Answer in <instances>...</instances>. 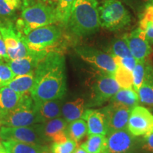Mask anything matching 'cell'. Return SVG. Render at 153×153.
Here are the masks:
<instances>
[{
    "label": "cell",
    "mask_w": 153,
    "mask_h": 153,
    "mask_svg": "<svg viewBox=\"0 0 153 153\" xmlns=\"http://www.w3.org/2000/svg\"><path fill=\"white\" fill-rule=\"evenodd\" d=\"M123 38L127 42L132 56L137 61L145 60L152 53L150 44L146 40L144 33L138 28L131 33L126 34Z\"/></svg>",
    "instance_id": "13"
},
{
    "label": "cell",
    "mask_w": 153,
    "mask_h": 153,
    "mask_svg": "<svg viewBox=\"0 0 153 153\" xmlns=\"http://www.w3.org/2000/svg\"><path fill=\"white\" fill-rule=\"evenodd\" d=\"M65 59L58 51L50 52L35 70L30 94L35 102L62 99L67 91Z\"/></svg>",
    "instance_id": "1"
},
{
    "label": "cell",
    "mask_w": 153,
    "mask_h": 153,
    "mask_svg": "<svg viewBox=\"0 0 153 153\" xmlns=\"http://www.w3.org/2000/svg\"><path fill=\"white\" fill-rule=\"evenodd\" d=\"M1 143L7 153H40L44 145L14 140H2Z\"/></svg>",
    "instance_id": "24"
},
{
    "label": "cell",
    "mask_w": 153,
    "mask_h": 153,
    "mask_svg": "<svg viewBox=\"0 0 153 153\" xmlns=\"http://www.w3.org/2000/svg\"><path fill=\"white\" fill-rule=\"evenodd\" d=\"M141 148L148 153H153V132L143 136L141 140Z\"/></svg>",
    "instance_id": "36"
},
{
    "label": "cell",
    "mask_w": 153,
    "mask_h": 153,
    "mask_svg": "<svg viewBox=\"0 0 153 153\" xmlns=\"http://www.w3.org/2000/svg\"><path fill=\"white\" fill-rule=\"evenodd\" d=\"M0 60H4L6 62L9 61L8 55H7V47H6L5 43L1 33H0Z\"/></svg>",
    "instance_id": "37"
},
{
    "label": "cell",
    "mask_w": 153,
    "mask_h": 153,
    "mask_svg": "<svg viewBox=\"0 0 153 153\" xmlns=\"http://www.w3.org/2000/svg\"><path fill=\"white\" fill-rule=\"evenodd\" d=\"M73 153H88L85 149H83L81 147L78 146L77 148L75 149V150L74 151Z\"/></svg>",
    "instance_id": "41"
},
{
    "label": "cell",
    "mask_w": 153,
    "mask_h": 153,
    "mask_svg": "<svg viewBox=\"0 0 153 153\" xmlns=\"http://www.w3.org/2000/svg\"><path fill=\"white\" fill-rule=\"evenodd\" d=\"M98 13L101 26L112 31L125 28L131 21L128 11L118 0H105L98 7Z\"/></svg>",
    "instance_id": "6"
},
{
    "label": "cell",
    "mask_w": 153,
    "mask_h": 153,
    "mask_svg": "<svg viewBox=\"0 0 153 153\" xmlns=\"http://www.w3.org/2000/svg\"><path fill=\"white\" fill-rule=\"evenodd\" d=\"M74 0H60L57 4L56 13L58 23L67 26Z\"/></svg>",
    "instance_id": "29"
},
{
    "label": "cell",
    "mask_w": 153,
    "mask_h": 153,
    "mask_svg": "<svg viewBox=\"0 0 153 153\" xmlns=\"http://www.w3.org/2000/svg\"><path fill=\"white\" fill-rule=\"evenodd\" d=\"M62 36L61 27L53 24L36 28L28 35H24L23 41L30 53H50L54 51L53 48Z\"/></svg>",
    "instance_id": "4"
},
{
    "label": "cell",
    "mask_w": 153,
    "mask_h": 153,
    "mask_svg": "<svg viewBox=\"0 0 153 153\" xmlns=\"http://www.w3.org/2000/svg\"><path fill=\"white\" fill-rule=\"evenodd\" d=\"M97 0H74L69 19V31L76 37L93 35L99 30Z\"/></svg>",
    "instance_id": "2"
},
{
    "label": "cell",
    "mask_w": 153,
    "mask_h": 153,
    "mask_svg": "<svg viewBox=\"0 0 153 153\" xmlns=\"http://www.w3.org/2000/svg\"><path fill=\"white\" fill-rule=\"evenodd\" d=\"M137 93L140 102L153 106V66L149 63H146L144 81Z\"/></svg>",
    "instance_id": "20"
},
{
    "label": "cell",
    "mask_w": 153,
    "mask_h": 153,
    "mask_svg": "<svg viewBox=\"0 0 153 153\" xmlns=\"http://www.w3.org/2000/svg\"><path fill=\"white\" fill-rule=\"evenodd\" d=\"M128 129L134 136H144L153 132V115L144 106L133 108L130 113Z\"/></svg>",
    "instance_id": "11"
},
{
    "label": "cell",
    "mask_w": 153,
    "mask_h": 153,
    "mask_svg": "<svg viewBox=\"0 0 153 153\" xmlns=\"http://www.w3.org/2000/svg\"><path fill=\"white\" fill-rule=\"evenodd\" d=\"M110 102L121 104L132 109L139 104L140 99L137 93L134 89H120L113 96Z\"/></svg>",
    "instance_id": "23"
},
{
    "label": "cell",
    "mask_w": 153,
    "mask_h": 153,
    "mask_svg": "<svg viewBox=\"0 0 153 153\" xmlns=\"http://www.w3.org/2000/svg\"><path fill=\"white\" fill-rule=\"evenodd\" d=\"M41 123L43 137L46 143H61L68 139V123L63 118L59 117Z\"/></svg>",
    "instance_id": "14"
},
{
    "label": "cell",
    "mask_w": 153,
    "mask_h": 153,
    "mask_svg": "<svg viewBox=\"0 0 153 153\" xmlns=\"http://www.w3.org/2000/svg\"><path fill=\"white\" fill-rule=\"evenodd\" d=\"M15 76L9 65L4 60H0V88L7 87Z\"/></svg>",
    "instance_id": "33"
},
{
    "label": "cell",
    "mask_w": 153,
    "mask_h": 153,
    "mask_svg": "<svg viewBox=\"0 0 153 153\" xmlns=\"http://www.w3.org/2000/svg\"><path fill=\"white\" fill-rule=\"evenodd\" d=\"M4 1L7 4V5L14 11L20 9L22 7V1L21 0H4Z\"/></svg>",
    "instance_id": "38"
},
{
    "label": "cell",
    "mask_w": 153,
    "mask_h": 153,
    "mask_svg": "<svg viewBox=\"0 0 153 153\" xmlns=\"http://www.w3.org/2000/svg\"><path fill=\"white\" fill-rule=\"evenodd\" d=\"M40 153H52L51 151V149H50L47 145H43V148H42L41 152Z\"/></svg>",
    "instance_id": "40"
},
{
    "label": "cell",
    "mask_w": 153,
    "mask_h": 153,
    "mask_svg": "<svg viewBox=\"0 0 153 153\" xmlns=\"http://www.w3.org/2000/svg\"><path fill=\"white\" fill-rule=\"evenodd\" d=\"M146 60L137 61L136 65L133 70V89L137 92L140 87H141L144 81L146 70Z\"/></svg>",
    "instance_id": "31"
},
{
    "label": "cell",
    "mask_w": 153,
    "mask_h": 153,
    "mask_svg": "<svg viewBox=\"0 0 153 153\" xmlns=\"http://www.w3.org/2000/svg\"><path fill=\"white\" fill-rule=\"evenodd\" d=\"M40 123L35 111V103L28 94H23L16 107L0 118V125L7 127L29 126Z\"/></svg>",
    "instance_id": "5"
},
{
    "label": "cell",
    "mask_w": 153,
    "mask_h": 153,
    "mask_svg": "<svg viewBox=\"0 0 153 153\" xmlns=\"http://www.w3.org/2000/svg\"><path fill=\"white\" fill-rule=\"evenodd\" d=\"M87 108V101L85 99L78 97L62 104V116L69 123L82 118Z\"/></svg>",
    "instance_id": "19"
},
{
    "label": "cell",
    "mask_w": 153,
    "mask_h": 153,
    "mask_svg": "<svg viewBox=\"0 0 153 153\" xmlns=\"http://www.w3.org/2000/svg\"><path fill=\"white\" fill-rule=\"evenodd\" d=\"M35 111L41 123L62 116V99L35 102Z\"/></svg>",
    "instance_id": "17"
},
{
    "label": "cell",
    "mask_w": 153,
    "mask_h": 153,
    "mask_svg": "<svg viewBox=\"0 0 153 153\" xmlns=\"http://www.w3.org/2000/svg\"><path fill=\"white\" fill-rule=\"evenodd\" d=\"M114 77L122 89H132L133 87V72L122 65H117V68L114 74Z\"/></svg>",
    "instance_id": "28"
},
{
    "label": "cell",
    "mask_w": 153,
    "mask_h": 153,
    "mask_svg": "<svg viewBox=\"0 0 153 153\" xmlns=\"http://www.w3.org/2000/svg\"><path fill=\"white\" fill-rule=\"evenodd\" d=\"M138 28L144 33L150 44L153 43V7L146 6L139 23Z\"/></svg>",
    "instance_id": "26"
},
{
    "label": "cell",
    "mask_w": 153,
    "mask_h": 153,
    "mask_svg": "<svg viewBox=\"0 0 153 153\" xmlns=\"http://www.w3.org/2000/svg\"><path fill=\"white\" fill-rule=\"evenodd\" d=\"M58 23L55 7L43 1L23 9L16 26L24 35H28L36 28Z\"/></svg>",
    "instance_id": "3"
},
{
    "label": "cell",
    "mask_w": 153,
    "mask_h": 153,
    "mask_svg": "<svg viewBox=\"0 0 153 153\" xmlns=\"http://www.w3.org/2000/svg\"><path fill=\"white\" fill-rule=\"evenodd\" d=\"M0 153H7V152H0Z\"/></svg>",
    "instance_id": "46"
},
{
    "label": "cell",
    "mask_w": 153,
    "mask_h": 153,
    "mask_svg": "<svg viewBox=\"0 0 153 153\" xmlns=\"http://www.w3.org/2000/svg\"><path fill=\"white\" fill-rule=\"evenodd\" d=\"M15 11L11 9L4 0H0V17L1 19L11 20L14 16Z\"/></svg>",
    "instance_id": "35"
},
{
    "label": "cell",
    "mask_w": 153,
    "mask_h": 153,
    "mask_svg": "<svg viewBox=\"0 0 153 153\" xmlns=\"http://www.w3.org/2000/svg\"><path fill=\"white\" fill-rule=\"evenodd\" d=\"M74 51L82 60L92 68L114 76L117 65L111 55L87 45H79Z\"/></svg>",
    "instance_id": "9"
},
{
    "label": "cell",
    "mask_w": 153,
    "mask_h": 153,
    "mask_svg": "<svg viewBox=\"0 0 153 153\" xmlns=\"http://www.w3.org/2000/svg\"><path fill=\"white\" fill-rule=\"evenodd\" d=\"M41 1V0H23V4H22V8H26V7H30L35 4Z\"/></svg>",
    "instance_id": "39"
},
{
    "label": "cell",
    "mask_w": 153,
    "mask_h": 153,
    "mask_svg": "<svg viewBox=\"0 0 153 153\" xmlns=\"http://www.w3.org/2000/svg\"><path fill=\"white\" fill-rule=\"evenodd\" d=\"M48 53H32L22 58L9 60L7 63L14 72L15 75H23L35 71L39 63Z\"/></svg>",
    "instance_id": "15"
},
{
    "label": "cell",
    "mask_w": 153,
    "mask_h": 153,
    "mask_svg": "<svg viewBox=\"0 0 153 153\" xmlns=\"http://www.w3.org/2000/svg\"><path fill=\"white\" fill-rule=\"evenodd\" d=\"M104 153H108V152H104Z\"/></svg>",
    "instance_id": "45"
},
{
    "label": "cell",
    "mask_w": 153,
    "mask_h": 153,
    "mask_svg": "<svg viewBox=\"0 0 153 153\" xmlns=\"http://www.w3.org/2000/svg\"><path fill=\"white\" fill-rule=\"evenodd\" d=\"M82 119L87 122V135H107V126L104 114L100 109H90L85 111Z\"/></svg>",
    "instance_id": "18"
},
{
    "label": "cell",
    "mask_w": 153,
    "mask_h": 153,
    "mask_svg": "<svg viewBox=\"0 0 153 153\" xmlns=\"http://www.w3.org/2000/svg\"><path fill=\"white\" fill-rule=\"evenodd\" d=\"M87 134V124L85 120L78 119L68 123L67 135L68 138L78 143Z\"/></svg>",
    "instance_id": "27"
},
{
    "label": "cell",
    "mask_w": 153,
    "mask_h": 153,
    "mask_svg": "<svg viewBox=\"0 0 153 153\" xmlns=\"http://www.w3.org/2000/svg\"><path fill=\"white\" fill-rule=\"evenodd\" d=\"M34 79L35 71L23 75H16L7 85V87H9L16 92L23 95L30 93L33 86Z\"/></svg>",
    "instance_id": "22"
},
{
    "label": "cell",
    "mask_w": 153,
    "mask_h": 153,
    "mask_svg": "<svg viewBox=\"0 0 153 153\" xmlns=\"http://www.w3.org/2000/svg\"><path fill=\"white\" fill-rule=\"evenodd\" d=\"M0 137L2 140H14L18 142L45 145L42 131V123L21 127H0Z\"/></svg>",
    "instance_id": "8"
},
{
    "label": "cell",
    "mask_w": 153,
    "mask_h": 153,
    "mask_svg": "<svg viewBox=\"0 0 153 153\" xmlns=\"http://www.w3.org/2000/svg\"><path fill=\"white\" fill-rule=\"evenodd\" d=\"M77 147L75 141L68 138L64 142L52 143L50 149L52 153H73Z\"/></svg>",
    "instance_id": "32"
},
{
    "label": "cell",
    "mask_w": 153,
    "mask_h": 153,
    "mask_svg": "<svg viewBox=\"0 0 153 153\" xmlns=\"http://www.w3.org/2000/svg\"><path fill=\"white\" fill-rule=\"evenodd\" d=\"M111 55L112 57H133L131 51L123 37L117 38L113 41L111 46Z\"/></svg>",
    "instance_id": "30"
},
{
    "label": "cell",
    "mask_w": 153,
    "mask_h": 153,
    "mask_svg": "<svg viewBox=\"0 0 153 153\" xmlns=\"http://www.w3.org/2000/svg\"><path fill=\"white\" fill-rule=\"evenodd\" d=\"M89 87L90 94L87 102V108L101 106L110 101L120 89L114 76L99 70H97V74L93 77Z\"/></svg>",
    "instance_id": "7"
},
{
    "label": "cell",
    "mask_w": 153,
    "mask_h": 153,
    "mask_svg": "<svg viewBox=\"0 0 153 153\" xmlns=\"http://www.w3.org/2000/svg\"><path fill=\"white\" fill-rule=\"evenodd\" d=\"M147 1V6H151L153 7V0H144Z\"/></svg>",
    "instance_id": "43"
},
{
    "label": "cell",
    "mask_w": 153,
    "mask_h": 153,
    "mask_svg": "<svg viewBox=\"0 0 153 153\" xmlns=\"http://www.w3.org/2000/svg\"><path fill=\"white\" fill-rule=\"evenodd\" d=\"M114 60L116 62V65H122L130 71L133 72L135 65H136L137 60L134 58L133 57H113Z\"/></svg>",
    "instance_id": "34"
},
{
    "label": "cell",
    "mask_w": 153,
    "mask_h": 153,
    "mask_svg": "<svg viewBox=\"0 0 153 153\" xmlns=\"http://www.w3.org/2000/svg\"><path fill=\"white\" fill-rule=\"evenodd\" d=\"M106 136L108 153H136L141 148V140L134 136L128 128L111 132Z\"/></svg>",
    "instance_id": "10"
},
{
    "label": "cell",
    "mask_w": 153,
    "mask_h": 153,
    "mask_svg": "<svg viewBox=\"0 0 153 153\" xmlns=\"http://www.w3.org/2000/svg\"><path fill=\"white\" fill-rule=\"evenodd\" d=\"M60 1V0H41V1H43V2H48V3H56L57 4L58 3V1Z\"/></svg>",
    "instance_id": "42"
},
{
    "label": "cell",
    "mask_w": 153,
    "mask_h": 153,
    "mask_svg": "<svg viewBox=\"0 0 153 153\" xmlns=\"http://www.w3.org/2000/svg\"><path fill=\"white\" fill-rule=\"evenodd\" d=\"M0 33L2 36L7 51L18 48L24 43V34L11 20L0 19Z\"/></svg>",
    "instance_id": "16"
},
{
    "label": "cell",
    "mask_w": 153,
    "mask_h": 153,
    "mask_svg": "<svg viewBox=\"0 0 153 153\" xmlns=\"http://www.w3.org/2000/svg\"><path fill=\"white\" fill-rule=\"evenodd\" d=\"M80 147L88 153H104L107 151V137L103 135H90Z\"/></svg>",
    "instance_id": "25"
},
{
    "label": "cell",
    "mask_w": 153,
    "mask_h": 153,
    "mask_svg": "<svg viewBox=\"0 0 153 153\" xmlns=\"http://www.w3.org/2000/svg\"><path fill=\"white\" fill-rule=\"evenodd\" d=\"M107 126V135L111 132L128 128V122L131 109L116 103L110 104L101 108Z\"/></svg>",
    "instance_id": "12"
},
{
    "label": "cell",
    "mask_w": 153,
    "mask_h": 153,
    "mask_svg": "<svg viewBox=\"0 0 153 153\" xmlns=\"http://www.w3.org/2000/svg\"><path fill=\"white\" fill-rule=\"evenodd\" d=\"M0 152H6L4 148L2 143L0 142Z\"/></svg>",
    "instance_id": "44"
},
{
    "label": "cell",
    "mask_w": 153,
    "mask_h": 153,
    "mask_svg": "<svg viewBox=\"0 0 153 153\" xmlns=\"http://www.w3.org/2000/svg\"><path fill=\"white\" fill-rule=\"evenodd\" d=\"M22 96L9 87L0 88V118L16 107Z\"/></svg>",
    "instance_id": "21"
}]
</instances>
